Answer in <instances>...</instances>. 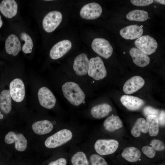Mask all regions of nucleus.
Here are the masks:
<instances>
[{
  "mask_svg": "<svg viewBox=\"0 0 165 165\" xmlns=\"http://www.w3.org/2000/svg\"><path fill=\"white\" fill-rule=\"evenodd\" d=\"M62 90L64 97L72 104L78 106L84 101V93L77 83L68 82L62 86Z\"/></svg>",
  "mask_w": 165,
  "mask_h": 165,
  "instance_id": "f257e3e1",
  "label": "nucleus"
},
{
  "mask_svg": "<svg viewBox=\"0 0 165 165\" xmlns=\"http://www.w3.org/2000/svg\"><path fill=\"white\" fill-rule=\"evenodd\" d=\"M73 137V133L70 130L63 129L48 137L45 141V145L48 148H56L66 143Z\"/></svg>",
  "mask_w": 165,
  "mask_h": 165,
  "instance_id": "f03ea898",
  "label": "nucleus"
},
{
  "mask_svg": "<svg viewBox=\"0 0 165 165\" xmlns=\"http://www.w3.org/2000/svg\"><path fill=\"white\" fill-rule=\"evenodd\" d=\"M88 74L96 80L103 79L107 74L106 70L102 59L99 57L91 58L89 60Z\"/></svg>",
  "mask_w": 165,
  "mask_h": 165,
  "instance_id": "7ed1b4c3",
  "label": "nucleus"
},
{
  "mask_svg": "<svg viewBox=\"0 0 165 165\" xmlns=\"http://www.w3.org/2000/svg\"><path fill=\"white\" fill-rule=\"evenodd\" d=\"M119 145L118 142L115 139H100L94 145L96 152L101 156L112 154L117 150Z\"/></svg>",
  "mask_w": 165,
  "mask_h": 165,
  "instance_id": "20e7f679",
  "label": "nucleus"
},
{
  "mask_svg": "<svg viewBox=\"0 0 165 165\" xmlns=\"http://www.w3.org/2000/svg\"><path fill=\"white\" fill-rule=\"evenodd\" d=\"M134 43L138 49L147 55L154 53L158 47L156 41L148 35L141 36L135 41Z\"/></svg>",
  "mask_w": 165,
  "mask_h": 165,
  "instance_id": "39448f33",
  "label": "nucleus"
},
{
  "mask_svg": "<svg viewBox=\"0 0 165 165\" xmlns=\"http://www.w3.org/2000/svg\"><path fill=\"white\" fill-rule=\"evenodd\" d=\"M91 47L95 52L106 59L110 57L112 53V46L108 40L103 38H95L92 42Z\"/></svg>",
  "mask_w": 165,
  "mask_h": 165,
  "instance_id": "423d86ee",
  "label": "nucleus"
},
{
  "mask_svg": "<svg viewBox=\"0 0 165 165\" xmlns=\"http://www.w3.org/2000/svg\"><path fill=\"white\" fill-rule=\"evenodd\" d=\"M62 19L61 13L57 11H52L48 13L44 18L42 26L46 32L53 31L59 25Z\"/></svg>",
  "mask_w": 165,
  "mask_h": 165,
  "instance_id": "0eeeda50",
  "label": "nucleus"
},
{
  "mask_svg": "<svg viewBox=\"0 0 165 165\" xmlns=\"http://www.w3.org/2000/svg\"><path fill=\"white\" fill-rule=\"evenodd\" d=\"M9 92L12 99L17 102H21L25 95V89L22 80L19 78L13 80L9 84Z\"/></svg>",
  "mask_w": 165,
  "mask_h": 165,
  "instance_id": "6e6552de",
  "label": "nucleus"
},
{
  "mask_svg": "<svg viewBox=\"0 0 165 165\" xmlns=\"http://www.w3.org/2000/svg\"><path fill=\"white\" fill-rule=\"evenodd\" d=\"M102 11L101 7L99 4L92 2L82 7L80 10V15L83 19L93 20L99 17Z\"/></svg>",
  "mask_w": 165,
  "mask_h": 165,
  "instance_id": "1a4fd4ad",
  "label": "nucleus"
},
{
  "mask_svg": "<svg viewBox=\"0 0 165 165\" xmlns=\"http://www.w3.org/2000/svg\"><path fill=\"white\" fill-rule=\"evenodd\" d=\"M38 95L39 103L42 107L50 109L54 106L56 102L55 97L47 88H40L38 91Z\"/></svg>",
  "mask_w": 165,
  "mask_h": 165,
  "instance_id": "9d476101",
  "label": "nucleus"
},
{
  "mask_svg": "<svg viewBox=\"0 0 165 165\" xmlns=\"http://www.w3.org/2000/svg\"><path fill=\"white\" fill-rule=\"evenodd\" d=\"M5 142L9 144L15 143V149L18 151H24L27 146V141L21 133L16 134L13 131L9 132L5 138Z\"/></svg>",
  "mask_w": 165,
  "mask_h": 165,
  "instance_id": "9b49d317",
  "label": "nucleus"
},
{
  "mask_svg": "<svg viewBox=\"0 0 165 165\" xmlns=\"http://www.w3.org/2000/svg\"><path fill=\"white\" fill-rule=\"evenodd\" d=\"M72 44L68 40H62L56 44L51 49L50 56L53 60L59 59L71 49Z\"/></svg>",
  "mask_w": 165,
  "mask_h": 165,
  "instance_id": "f8f14e48",
  "label": "nucleus"
},
{
  "mask_svg": "<svg viewBox=\"0 0 165 165\" xmlns=\"http://www.w3.org/2000/svg\"><path fill=\"white\" fill-rule=\"evenodd\" d=\"M89 66V60L86 54L82 53L75 58L73 64V68L77 75L82 76L87 73Z\"/></svg>",
  "mask_w": 165,
  "mask_h": 165,
  "instance_id": "ddd939ff",
  "label": "nucleus"
},
{
  "mask_svg": "<svg viewBox=\"0 0 165 165\" xmlns=\"http://www.w3.org/2000/svg\"><path fill=\"white\" fill-rule=\"evenodd\" d=\"M145 83L144 80L141 76H135L132 77L124 84L123 87V92L126 94H131L142 88Z\"/></svg>",
  "mask_w": 165,
  "mask_h": 165,
  "instance_id": "4468645a",
  "label": "nucleus"
},
{
  "mask_svg": "<svg viewBox=\"0 0 165 165\" xmlns=\"http://www.w3.org/2000/svg\"><path fill=\"white\" fill-rule=\"evenodd\" d=\"M120 100L123 105L131 111L138 110L145 104V101L142 99L137 97L127 95L122 96Z\"/></svg>",
  "mask_w": 165,
  "mask_h": 165,
  "instance_id": "2eb2a0df",
  "label": "nucleus"
},
{
  "mask_svg": "<svg viewBox=\"0 0 165 165\" xmlns=\"http://www.w3.org/2000/svg\"><path fill=\"white\" fill-rule=\"evenodd\" d=\"M119 33L123 38L126 39L133 40L141 36L143 33V30L140 26L132 25L122 28Z\"/></svg>",
  "mask_w": 165,
  "mask_h": 165,
  "instance_id": "dca6fc26",
  "label": "nucleus"
},
{
  "mask_svg": "<svg viewBox=\"0 0 165 165\" xmlns=\"http://www.w3.org/2000/svg\"><path fill=\"white\" fill-rule=\"evenodd\" d=\"M17 4L14 0H3L0 4V11L6 17L11 18L17 13Z\"/></svg>",
  "mask_w": 165,
  "mask_h": 165,
  "instance_id": "f3484780",
  "label": "nucleus"
},
{
  "mask_svg": "<svg viewBox=\"0 0 165 165\" xmlns=\"http://www.w3.org/2000/svg\"><path fill=\"white\" fill-rule=\"evenodd\" d=\"M5 47L7 53L12 54L14 56L18 54L21 50L20 41L16 35L14 34L10 35L6 38Z\"/></svg>",
  "mask_w": 165,
  "mask_h": 165,
  "instance_id": "a211bd4d",
  "label": "nucleus"
},
{
  "mask_svg": "<svg viewBox=\"0 0 165 165\" xmlns=\"http://www.w3.org/2000/svg\"><path fill=\"white\" fill-rule=\"evenodd\" d=\"M129 53L134 63L138 66L144 67L149 64L150 61L149 57L138 48H131L130 50Z\"/></svg>",
  "mask_w": 165,
  "mask_h": 165,
  "instance_id": "6ab92c4d",
  "label": "nucleus"
},
{
  "mask_svg": "<svg viewBox=\"0 0 165 165\" xmlns=\"http://www.w3.org/2000/svg\"><path fill=\"white\" fill-rule=\"evenodd\" d=\"M53 127L52 123L47 120L37 121L32 126L33 131L39 135H44L49 133L52 130Z\"/></svg>",
  "mask_w": 165,
  "mask_h": 165,
  "instance_id": "aec40b11",
  "label": "nucleus"
},
{
  "mask_svg": "<svg viewBox=\"0 0 165 165\" xmlns=\"http://www.w3.org/2000/svg\"><path fill=\"white\" fill-rule=\"evenodd\" d=\"M112 110V108L109 105L104 103L93 107L91 110V113L94 118L100 119L108 116Z\"/></svg>",
  "mask_w": 165,
  "mask_h": 165,
  "instance_id": "412c9836",
  "label": "nucleus"
},
{
  "mask_svg": "<svg viewBox=\"0 0 165 165\" xmlns=\"http://www.w3.org/2000/svg\"><path fill=\"white\" fill-rule=\"evenodd\" d=\"M103 126L107 131L113 132L122 128L123 123L119 116L112 115L105 120Z\"/></svg>",
  "mask_w": 165,
  "mask_h": 165,
  "instance_id": "4be33fe9",
  "label": "nucleus"
},
{
  "mask_svg": "<svg viewBox=\"0 0 165 165\" xmlns=\"http://www.w3.org/2000/svg\"><path fill=\"white\" fill-rule=\"evenodd\" d=\"M0 108L5 113L8 114L12 109L11 97L8 90H2L0 94Z\"/></svg>",
  "mask_w": 165,
  "mask_h": 165,
  "instance_id": "5701e85b",
  "label": "nucleus"
},
{
  "mask_svg": "<svg viewBox=\"0 0 165 165\" xmlns=\"http://www.w3.org/2000/svg\"><path fill=\"white\" fill-rule=\"evenodd\" d=\"M122 157L128 162H135L140 158L141 152L137 148L134 147H129L126 148L123 151Z\"/></svg>",
  "mask_w": 165,
  "mask_h": 165,
  "instance_id": "b1692460",
  "label": "nucleus"
},
{
  "mask_svg": "<svg viewBox=\"0 0 165 165\" xmlns=\"http://www.w3.org/2000/svg\"><path fill=\"white\" fill-rule=\"evenodd\" d=\"M148 131V128L146 120L142 118L138 119L131 130L132 135L135 137H139L141 132L145 133Z\"/></svg>",
  "mask_w": 165,
  "mask_h": 165,
  "instance_id": "393cba45",
  "label": "nucleus"
},
{
  "mask_svg": "<svg viewBox=\"0 0 165 165\" xmlns=\"http://www.w3.org/2000/svg\"><path fill=\"white\" fill-rule=\"evenodd\" d=\"M146 122L150 135L152 137L157 136L159 132V122L158 117L155 115L147 116Z\"/></svg>",
  "mask_w": 165,
  "mask_h": 165,
  "instance_id": "a878e982",
  "label": "nucleus"
},
{
  "mask_svg": "<svg viewBox=\"0 0 165 165\" xmlns=\"http://www.w3.org/2000/svg\"><path fill=\"white\" fill-rule=\"evenodd\" d=\"M126 18L129 20L143 22L148 18V12L144 10L136 9L129 12L126 15Z\"/></svg>",
  "mask_w": 165,
  "mask_h": 165,
  "instance_id": "bb28decb",
  "label": "nucleus"
},
{
  "mask_svg": "<svg viewBox=\"0 0 165 165\" xmlns=\"http://www.w3.org/2000/svg\"><path fill=\"white\" fill-rule=\"evenodd\" d=\"M71 162L72 165H89L85 153L81 151L76 152L73 155Z\"/></svg>",
  "mask_w": 165,
  "mask_h": 165,
  "instance_id": "cd10ccee",
  "label": "nucleus"
},
{
  "mask_svg": "<svg viewBox=\"0 0 165 165\" xmlns=\"http://www.w3.org/2000/svg\"><path fill=\"white\" fill-rule=\"evenodd\" d=\"M20 38L25 42V43L22 46L23 51L25 53H31L32 50L33 42L31 37L26 33L23 32L20 35Z\"/></svg>",
  "mask_w": 165,
  "mask_h": 165,
  "instance_id": "c85d7f7f",
  "label": "nucleus"
},
{
  "mask_svg": "<svg viewBox=\"0 0 165 165\" xmlns=\"http://www.w3.org/2000/svg\"><path fill=\"white\" fill-rule=\"evenodd\" d=\"M91 165H108L105 159L101 155L93 154L90 157Z\"/></svg>",
  "mask_w": 165,
  "mask_h": 165,
  "instance_id": "c756f323",
  "label": "nucleus"
},
{
  "mask_svg": "<svg viewBox=\"0 0 165 165\" xmlns=\"http://www.w3.org/2000/svg\"><path fill=\"white\" fill-rule=\"evenodd\" d=\"M150 145L156 151H161L165 149L164 143L159 140L154 139L152 140Z\"/></svg>",
  "mask_w": 165,
  "mask_h": 165,
  "instance_id": "7c9ffc66",
  "label": "nucleus"
},
{
  "mask_svg": "<svg viewBox=\"0 0 165 165\" xmlns=\"http://www.w3.org/2000/svg\"><path fill=\"white\" fill-rule=\"evenodd\" d=\"M144 114L147 116L150 115H155L158 117L160 114L159 110L150 106L145 107L143 110Z\"/></svg>",
  "mask_w": 165,
  "mask_h": 165,
  "instance_id": "2f4dec72",
  "label": "nucleus"
},
{
  "mask_svg": "<svg viewBox=\"0 0 165 165\" xmlns=\"http://www.w3.org/2000/svg\"><path fill=\"white\" fill-rule=\"evenodd\" d=\"M142 150L144 154L150 158H153L156 154V151L152 147L148 146H143Z\"/></svg>",
  "mask_w": 165,
  "mask_h": 165,
  "instance_id": "473e14b6",
  "label": "nucleus"
},
{
  "mask_svg": "<svg viewBox=\"0 0 165 165\" xmlns=\"http://www.w3.org/2000/svg\"><path fill=\"white\" fill-rule=\"evenodd\" d=\"M152 0H131V3L137 6H145L152 4L153 2Z\"/></svg>",
  "mask_w": 165,
  "mask_h": 165,
  "instance_id": "72a5a7b5",
  "label": "nucleus"
},
{
  "mask_svg": "<svg viewBox=\"0 0 165 165\" xmlns=\"http://www.w3.org/2000/svg\"><path fill=\"white\" fill-rule=\"evenodd\" d=\"M67 161L64 158H60L55 161L50 162L48 165H66Z\"/></svg>",
  "mask_w": 165,
  "mask_h": 165,
  "instance_id": "f704fd0d",
  "label": "nucleus"
},
{
  "mask_svg": "<svg viewBox=\"0 0 165 165\" xmlns=\"http://www.w3.org/2000/svg\"><path fill=\"white\" fill-rule=\"evenodd\" d=\"M159 124L161 125L164 126L165 124V111L162 110L157 117Z\"/></svg>",
  "mask_w": 165,
  "mask_h": 165,
  "instance_id": "c9c22d12",
  "label": "nucleus"
},
{
  "mask_svg": "<svg viewBox=\"0 0 165 165\" xmlns=\"http://www.w3.org/2000/svg\"><path fill=\"white\" fill-rule=\"evenodd\" d=\"M154 1H156L157 2H158L161 4H162L163 5H165V1L164 0H154Z\"/></svg>",
  "mask_w": 165,
  "mask_h": 165,
  "instance_id": "e433bc0d",
  "label": "nucleus"
},
{
  "mask_svg": "<svg viewBox=\"0 0 165 165\" xmlns=\"http://www.w3.org/2000/svg\"><path fill=\"white\" fill-rule=\"evenodd\" d=\"M2 24V22L1 20V17L0 15V28L1 27Z\"/></svg>",
  "mask_w": 165,
  "mask_h": 165,
  "instance_id": "4c0bfd02",
  "label": "nucleus"
},
{
  "mask_svg": "<svg viewBox=\"0 0 165 165\" xmlns=\"http://www.w3.org/2000/svg\"><path fill=\"white\" fill-rule=\"evenodd\" d=\"M3 117V116L2 114H0V119H2Z\"/></svg>",
  "mask_w": 165,
  "mask_h": 165,
  "instance_id": "58836bf2",
  "label": "nucleus"
},
{
  "mask_svg": "<svg viewBox=\"0 0 165 165\" xmlns=\"http://www.w3.org/2000/svg\"><path fill=\"white\" fill-rule=\"evenodd\" d=\"M1 111H0V114H1Z\"/></svg>",
  "mask_w": 165,
  "mask_h": 165,
  "instance_id": "ea45409f",
  "label": "nucleus"
},
{
  "mask_svg": "<svg viewBox=\"0 0 165 165\" xmlns=\"http://www.w3.org/2000/svg\"></svg>",
  "mask_w": 165,
  "mask_h": 165,
  "instance_id": "a19ab883",
  "label": "nucleus"
}]
</instances>
